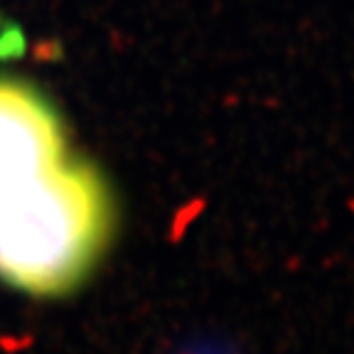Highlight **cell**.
I'll use <instances>...</instances> for the list:
<instances>
[{
	"instance_id": "cell-1",
	"label": "cell",
	"mask_w": 354,
	"mask_h": 354,
	"mask_svg": "<svg viewBox=\"0 0 354 354\" xmlns=\"http://www.w3.org/2000/svg\"><path fill=\"white\" fill-rule=\"evenodd\" d=\"M113 234V199L86 162L59 160L0 192V278L37 298L77 290Z\"/></svg>"
},
{
	"instance_id": "cell-2",
	"label": "cell",
	"mask_w": 354,
	"mask_h": 354,
	"mask_svg": "<svg viewBox=\"0 0 354 354\" xmlns=\"http://www.w3.org/2000/svg\"><path fill=\"white\" fill-rule=\"evenodd\" d=\"M64 148L59 118L28 84L0 79V192L57 165Z\"/></svg>"
}]
</instances>
